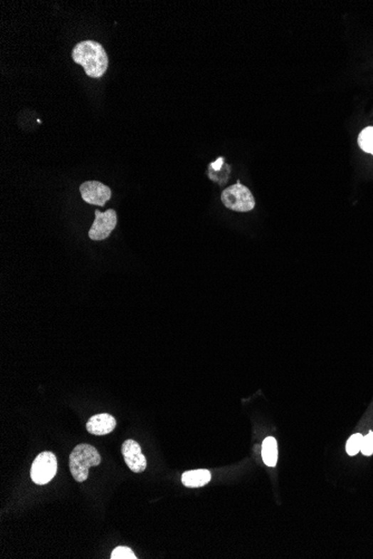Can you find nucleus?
Segmentation results:
<instances>
[{"label":"nucleus","instance_id":"obj_1","mask_svg":"<svg viewBox=\"0 0 373 559\" xmlns=\"http://www.w3.org/2000/svg\"><path fill=\"white\" fill-rule=\"evenodd\" d=\"M72 58L76 64L83 66L88 78H100L109 68V58L100 43L83 41L73 50Z\"/></svg>","mask_w":373,"mask_h":559},{"label":"nucleus","instance_id":"obj_2","mask_svg":"<svg viewBox=\"0 0 373 559\" xmlns=\"http://www.w3.org/2000/svg\"><path fill=\"white\" fill-rule=\"evenodd\" d=\"M101 456L93 445H76L70 456V470L78 482H84L88 478V470L101 464Z\"/></svg>","mask_w":373,"mask_h":559},{"label":"nucleus","instance_id":"obj_3","mask_svg":"<svg viewBox=\"0 0 373 559\" xmlns=\"http://www.w3.org/2000/svg\"><path fill=\"white\" fill-rule=\"evenodd\" d=\"M221 201L226 208L237 211V213H248L254 209L256 202L247 186L241 182L229 186L221 193Z\"/></svg>","mask_w":373,"mask_h":559},{"label":"nucleus","instance_id":"obj_4","mask_svg":"<svg viewBox=\"0 0 373 559\" xmlns=\"http://www.w3.org/2000/svg\"><path fill=\"white\" fill-rule=\"evenodd\" d=\"M58 472V458L51 451L39 453L31 469V480L36 484H48Z\"/></svg>","mask_w":373,"mask_h":559},{"label":"nucleus","instance_id":"obj_5","mask_svg":"<svg viewBox=\"0 0 373 559\" xmlns=\"http://www.w3.org/2000/svg\"><path fill=\"white\" fill-rule=\"evenodd\" d=\"M117 223V215L115 210L109 209L105 213L95 210V220L88 231V237L92 240H105L115 230Z\"/></svg>","mask_w":373,"mask_h":559},{"label":"nucleus","instance_id":"obj_6","mask_svg":"<svg viewBox=\"0 0 373 559\" xmlns=\"http://www.w3.org/2000/svg\"><path fill=\"white\" fill-rule=\"evenodd\" d=\"M80 196L90 205L103 207L111 199L112 191L109 186L99 181H86L80 184Z\"/></svg>","mask_w":373,"mask_h":559},{"label":"nucleus","instance_id":"obj_7","mask_svg":"<svg viewBox=\"0 0 373 559\" xmlns=\"http://www.w3.org/2000/svg\"><path fill=\"white\" fill-rule=\"evenodd\" d=\"M122 454L125 464L131 472L141 474L147 468V458L143 454L140 444L135 440H127L122 444Z\"/></svg>","mask_w":373,"mask_h":559},{"label":"nucleus","instance_id":"obj_8","mask_svg":"<svg viewBox=\"0 0 373 559\" xmlns=\"http://www.w3.org/2000/svg\"><path fill=\"white\" fill-rule=\"evenodd\" d=\"M117 427V420L109 413L95 415L86 423V430L94 435H105Z\"/></svg>","mask_w":373,"mask_h":559},{"label":"nucleus","instance_id":"obj_9","mask_svg":"<svg viewBox=\"0 0 373 559\" xmlns=\"http://www.w3.org/2000/svg\"><path fill=\"white\" fill-rule=\"evenodd\" d=\"M210 479H211V474L206 469L186 472L182 477V484L188 488L204 487Z\"/></svg>","mask_w":373,"mask_h":559},{"label":"nucleus","instance_id":"obj_10","mask_svg":"<svg viewBox=\"0 0 373 559\" xmlns=\"http://www.w3.org/2000/svg\"><path fill=\"white\" fill-rule=\"evenodd\" d=\"M262 457L266 466H276V464H278V442L275 440V437H268L265 439L262 447Z\"/></svg>","mask_w":373,"mask_h":559},{"label":"nucleus","instance_id":"obj_11","mask_svg":"<svg viewBox=\"0 0 373 559\" xmlns=\"http://www.w3.org/2000/svg\"><path fill=\"white\" fill-rule=\"evenodd\" d=\"M359 147L364 152L373 156V127H368L361 131L358 137Z\"/></svg>","mask_w":373,"mask_h":559},{"label":"nucleus","instance_id":"obj_12","mask_svg":"<svg viewBox=\"0 0 373 559\" xmlns=\"http://www.w3.org/2000/svg\"><path fill=\"white\" fill-rule=\"evenodd\" d=\"M363 437H364L361 433L351 435L350 439L347 440V447H345L349 456H355L357 453L360 452L361 448H362Z\"/></svg>","mask_w":373,"mask_h":559},{"label":"nucleus","instance_id":"obj_13","mask_svg":"<svg viewBox=\"0 0 373 559\" xmlns=\"http://www.w3.org/2000/svg\"><path fill=\"white\" fill-rule=\"evenodd\" d=\"M112 559H137L135 553L129 547L119 546L112 552Z\"/></svg>","mask_w":373,"mask_h":559},{"label":"nucleus","instance_id":"obj_14","mask_svg":"<svg viewBox=\"0 0 373 559\" xmlns=\"http://www.w3.org/2000/svg\"><path fill=\"white\" fill-rule=\"evenodd\" d=\"M361 452L364 456H372L373 454V431L369 432L366 437H363L362 448Z\"/></svg>","mask_w":373,"mask_h":559}]
</instances>
